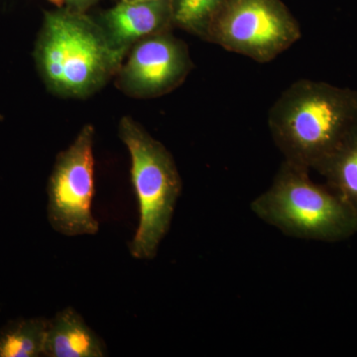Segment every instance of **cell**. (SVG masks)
I'll return each instance as SVG.
<instances>
[{"mask_svg":"<svg viewBox=\"0 0 357 357\" xmlns=\"http://www.w3.org/2000/svg\"><path fill=\"white\" fill-rule=\"evenodd\" d=\"M128 53L114 47L86 13L45 11L33 57L50 93L86 98L114 79Z\"/></svg>","mask_w":357,"mask_h":357,"instance_id":"1","label":"cell"},{"mask_svg":"<svg viewBox=\"0 0 357 357\" xmlns=\"http://www.w3.org/2000/svg\"><path fill=\"white\" fill-rule=\"evenodd\" d=\"M268 126L285 161L316 171L357 128V91L299 79L273 103Z\"/></svg>","mask_w":357,"mask_h":357,"instance_id":"2","label":"cell"},{"mask_svg":"<svg viewBox=\"0 0 357 357\" xmlns=\"http://www.w3.org/2000/svg\"><path fill=\"white\" fill-rule=\"evenodd\" d=\"M250 208L263 222L295 238L340 243L357 232V217L342 199L328 185L314 183L310 170L285 160Z\"/></svg>","mask_w":357,"mask_h":357,"instance_id":"3","label":"cell"},{"mask_svg":"<svg viewBox=\"0 0 357 357\" xmlns=\"http://www.w3.org/2000/svg\"><path fill=\"white\" fill-rule=\"evenodd\" d=\"M119 136L130 155L131 182L139 208V223L129 251L136 259L152 260L170 229L182 178L172 154L132 117L119 121Z\"/></svg>","mask_w":357,"mask_h":357,"instance_id":"4","label":"cell"},{"mask_svg":"<svg viewBox=\"0 0 357 357\" xmlns=\"http://www.w3.org/2000/svg\"><path fill=\"white\" fill-rule=\"evenodd\" d=\"M302 36L282 0H227L204 40L258 63H269Z\"/></svg>","mask_w":357,"mask_h":357,"instance_id":"5","label":"cell"},{"mask_svg":"<svg viewBox=\"0 0 357 357\" xmlns=\"http://www.w3.org/2000/svg\"><path fill=\"white\" fill-rule=\"evenodd\" d=\"M96 130L86 124L67 149L57 155L47 184V218L65 236H95L100 225L93 215L95 197Z\"/></svg>","mask_w":357,"mask_h":357,"instance_id":"6","label":"cell"},{"mask_svg":"<svg viewBox=\"0 0 357 357\" xmlns=\"http://www.w3.org/2000/svg\"><path fill=\"white\" fill-rule=\"evenodd\" d=\"M192 67L187 45L168 30L131 47L115 76V84L132 98H158L184 83Z\"/></svg>","mask_w":357,"mask_h":357,"instance_id":"7","label":"cell"},{"mask_svg":"<svg viewBox=\"0 0 357 357\" xmlns=\"http://www.w3.org/2000/svg\"><path fill=\"white\" fill-rule=\"evenodd\" d=\"M96 20L112 44L128 53L140 40L170 30L171 0H119Z\"/></svg>","mask_w":357,"mask_h":357,"instance_id":"8","label":"cell"},{"mask_svg":"<svg viewBox=\"0 0 357 357\" xmlns=\"http://www.w3.org/2000/svg\"><path fill=\"white\" fill-rule=\"evenodd\" d=\"M107 345L74 307H67L49 319L43 356L105 357Z\"/></svg>","mask_w":357,"mask_h":357,"instance_id":"9","label":"cell"},{"mask_svg":"<svg viewBox=\"0 0 357 357\" xmlns=\"http://www.w3.org/2000/svg\"><path fill=\"white\" fill-rule=\"evenodd\" d=\"M316 171L357 217V128Z\"/></svg>","mask_w":357,"mask_h":357,"instance_id":"10","label":"cell"},{"mask_svg":"<svg viewBox=\"0 0 357 357\" xmlns=\"http://www.w3.org/2000/svg\"><path fill=\"white\" fill-rule=\"evenodd\" d=\"M49 319H20L0 328V357L43 356Z\"/></svg>","mask_w":357,"mask_h":357,"instance_id":"11","label":"cell"},{"mask_svg":"<svg viewBox=\"0 0 357 357\" xmlns=\"http://www.w3.org/2000/svg\"><path fill=\"white\" fill-rule=\"evenodd\" d=\"M227 0H171L173 26L206 38L208 28Z\"/></svg>","mask_w":357,"mask_h":357,"instance_id":"12","label":"cell"},{"mask_svg":"<svg viewBox=\"0 0 357 357\" xmlns=\"http://www.w3.org/2000/svg\"><path fill=\"white\" fill-rule=\"evenodd\" d=\"M56 8L67 9L77 13H86L88 9L95 6L100 0H48Z\"/></svg>","mask_w":357,"mask_h":357,"instance_id":"13","label":"cell"}]
</instances>
